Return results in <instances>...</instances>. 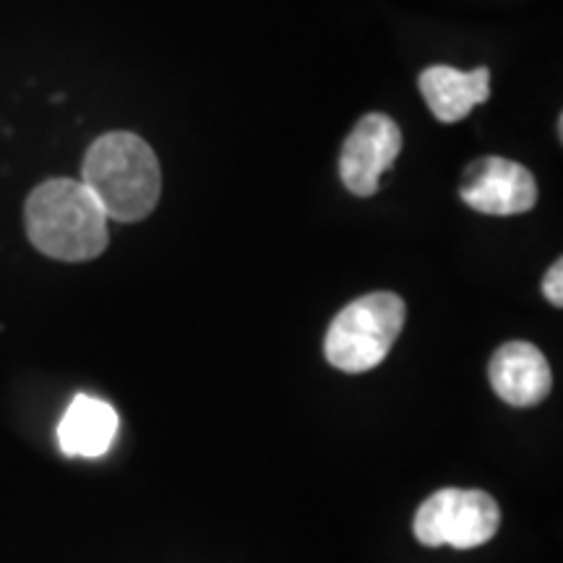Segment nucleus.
<instances>
[{
    "label": "nucleus",
    "mask_w": 563,
    "mask_h": 563,
    "mask_svg": "<svg viewBox=\"0 0 563 563\" xmlns=\"http://www.w3.org/2000/svg\"><path fill=\"white\" fill-rule=\"evenodd\" d=\"M34 249L58 262H91L108 249V214L81 180L55 178L32 191L24 207Z\"/></svg>",
    "instance_id": "obj_1"
},
{
    "label": "nucleus",
    "mask_w": 563,
    "mask_h": 563,
    "mask_svg": "<svg viewBox=\"0 0 563 563\" xmlns=\"http://www.w3.org/2000/svg\"><path fill=\"white\" fill-rule=\"evenodd\" d=\"M84 186L97 196L108 220L139 222L152 214L162 194L157 154L136 133L112 131L89 146Z\"/></svg>",
    "instance_id": "obj_2"
},
{
    "label": "nucleus",
    "mask_w": 563,
    "mask_h": 563,
    "mask_svg": "<svg viewBox=\"0 0 563 563\" xmlns=\"http://www.w3.org/2000/svg\"><path fill=\"white\" fill-rule=\"evenodd\" d=\"M405 300L394 292H371L350 302L329 327L323 352L344 373H365L382 365L405 327Z\"/></svg>",
    "instance_id": "obj_3"
},
{
    "label": "nucleus",
    "mask_w": 563,
    "mask_h": 563,
    "mask_svg": "<svg viewBox=\"0 0 563 563\" xmlns=\"http://www.w3.org/2000/svg\"><path fill=\"white\" fill-rule=\"evenodd\" d=\"M501 525V509L485 490L443 488L426 498L415 514V538L428 548H477L488 543Z\"/></svg>",
    "instance_id": "obj_4"
},
{
    "label": "nucleus",
    "mask_w": 563,
    "mask_h": 563,
    "mask_svg": "<svg viewBox=\"0 0 563 563\" xmlns=\"http://www.w3.org/2000/svg\"><path fill=\"white\" fill-rule=\"evenodd\" d=\"M402 152V131L391 118L382 112H371L342 146L340 175L350 194L373 196L378 191V180L386 170H391L394 159Z\"/></svg>",
    "instance_id": "obj_5"
},
{
    "label": "nucleus",
    "mask_w": 563,
    "mask_h": 563,
    "mask_svg": "<svg viewBox=\"0 0 563 563\" xmlns=\"http://www.w3.org/2000/svg\"><path fill=\"white\" fill-rule=\"evenodd\" d=\"M460 196L470 209L481 214H525L538 201V183L519 162L485 157L467 167Z\"/></svg>",
    "instance_id": "obj_6"
},
{
    "label": "nucleus",
    "mask_w": 563,
    "mask_h": 563,
    "mask_svg": "<svg viewBox=\"0 0 563 563\" xmlns=\"http://www.w3.org/2000/svg\"><path fill=\"white\" fill-rule=\"evenodd\" d=\"M493 391L514 407L540 405L551 394L553 373L545 355L530 342H509L490 357Z\"/></svg>",
    "instance_id": "obj_7"
},
{
    "label": "nucleus",
    "mask_w": 563,
    "mask_h": 563,
    "mask_svg": "<svg viewBox=\"0 0 563 563\" xmlns=\"http://www.w3.org/2000/svg\"><path fill=\"white\" fill-rule=\"evenodd\" d=\"M118 426L121 420H118L115 407L100 397L79 394L60 418V452L66 456H81V460H100L110 452Z\"/></svg>",
    "instance_id": "obj_8"
},
{
    "label": "nucleus",
    "mask_w": 563,
    "mask_h": 563,
    "mask_svg": "<svg viewBox=\"0 0 563 563\" xmlns=\"http://www.w3.org/2000/svg\"><path fill=\"white\" fill-rule=\"evenodd\" d=\"M420 91L441 123H460L490 97V70L431 66L420 74Z\"/></svg>",
    "instance_id": "obj_9"
},
{
    "label": "nucleus",
    "mask_w": 563,
    "mask_h": 563,
    "mask_svg": "<svg viewBox=\"0 0 563 563\" xmlns=\"http://www.w3.org/2000/svg\"><path fill=\"white\" fill-rule=\"evenodd\" d=\"M561 279H563V264H561V258H559V262H555L551 269H548L545 279H543L545 298L551 300L555 308L563 306V285H561Z\"/></svg>",
    "instance_id": "obj_10"
}]
</instances>
